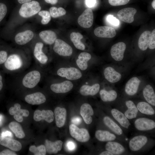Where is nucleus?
<instances>
[{
  "instance_id": "39",
  "label": "nucleus",
  "mask_w": 155,
  "mask_h": 155,
  "mask_svg": "<svg viewBox=\"0 0 155 155\" xmlns=\"http://www.w3.org/2000/svg\"><path fill=\"white\" fill-rule=\"evenodd\" d=\"M50 13L53 18H56L65 15L66 13L65 10L63 8H57L55 7H52L49 9Z\"/></svg>"
},
{
  "instance_id": "17",
  "label": "nucleus",
  "mask_w": 155,
  "mask_h": 155,
  "mask_svg": "<svg viewBox=\"0 0 155 155\" xmlns=\"http://www.w3.org/2000/svg\"><path fill=\"white\" fill-rule=\"evenodd\" d=\"M0 144L14 151H19L22 148L19 142L6 136H0Z\"/></svg>"
},
{
  "instance_id": "15",
  "label": "nucleus",
  "mask_w": 155,
  "mask_h": 155,
  "mask_svg": "<svg viewBox=\"0 0 155 155\" xmlns=\"http://www.w3.org/2000/svg\"><path fill=\"white\" fill-rule=\"evenodd\" d=\"M22 65V60L20 56L17 54L10 55L5 62V68L10 70H13L20 68Z\"/></svg>"
},
{
  "instance_id": "40",
  "label": "nucleus",
  "mask_w": 155,
  "mask_h": 155,
  "mask_svg": "<svg viewBox=\"0 0 155 155\" xmlns=\"http://www.w3.org/2000/svg\"><path fill=\"white\" fill-rule=\"evenodd\" d=\"M29 150L35 155H45L46 153L45 147L44 145H41L37 147L32 145L30 147Z\"/></svg>"
},
{
  "instance_id": "21",
  "label": "nucleus",
  "mask_w": 155,
  "mask_h": 155,
  "mask_svg": "<svg viewBox=\"0 0 155 155\" xmlns=\"http://www.w3.org/2000/svg\"><path fill=\"white\" fill-rule=\"evenodd\" d=\"M80 114L86 124H89L92 123V116L94 114V111L90 104L85 103L82 105L80 108Z\"/></svg>"
},
{
  "instance_id": "38",
  "label": "nucleus",
  "mask_w": 155,
  "mask_h": 155,
  "mask_svg": "<svg viewBox=\"0 0 155 155\" xmlns=\"http://www.w3.org/2000/svg\"><path fill=\"white\" fill-rule=\"evenodd\" d=\"M8 127L17 137L21 139L25 137V133L22 126L19 123L16 122L12 121L9 124Z\"/></svg>"
},
{
  "instance_id": "51",
  "label": "nucleus",
  "mask_w": 155,
  "mask_h": 155,
  "mask_svg": "<svg viewBox=\"0 0 155 155\" xmlns=\"http://www.w3.org/2000/svg\"><path fill=\"white\" fill-rule=\"evenodd\" d=\"M44 1L48 3L53 5L56 4L58 2V0H44Z\"/></svg>"
},
{
  "instance_id": "28",
  "label": "nucleus",
  "mask_w": 155,
  "mask_h": 155,
  "mask_svg": "<svg viewBox=\"0 0 155 155\" xmlns=\"http://www.w3.org/2000/svg\"><path fill=\"white\" fill-rule=\"evenodd\" d=\"M45 144L46 152L49 154H55L61 149L63 142L60 140L52 142L46 140Z\"/></svg>"
},
{
  "instance_id": "8",
  "label": "nucleus",
  "mask_w": 155,
  "mask_h": 155,
  "mask_svg": "<svg viewBox=\"0 0 155 155\" xmlns=\"http://www.w3.org/2000/svg\"><path fill=\"white\" fill-rule=\"evenodd\" d=\"M57 73L59 76L71 80L78 79L82 76L80 71L74 67L61 68L57 70Z\"/></svg>"
},
{
  "instance_id": "31",
  "label": "nucleus",
  "mask_w": 155,
  "mask_h": 155,
  "mask_svg": "<svg viewBox=\"0 0 155 155\" xmlns=\"http://www.w3.org/2000/svg\"><path fill=\"white\" fill-rule=\"evenodd\" d=\"M100 88V85L98 84H95L92 86L85 85L80 88V94L84 96H93L98 92Z\"/></svg>"
},
{
  "instance_id": "57",
  "label": "nucleus",
  "mask_w": 155,
  "mask_h": 155,
  "mask_svg": "<svg viewBox=\"0 0 155 155\" xmlns=\"http://www.w3.org/2000/svg\"><path fill=\"white\" fill-rule=\"evenodd\" d=\"M1 116H0V121H1Z\"/></svg>"
},
{
  "instance_id": "27",
  "label": "nucleus",
  "mask_w": 155,
  "mask_h": 155,
  "mask_svg": "<svg viewBox=\"0 0 155 155\" xmlns=\"http://www.w3.org/2000/svg\"><path fill=\"white\" fill-rule=\"evenodd\" d=\"M33 36L34 34L32 31L27 30L17 34L15 38V41L18 44L24 45L30 41Z\"/></svg>"
},
{
  "instance_id": "7",
  "label": "nucleus",
  "mask_w": 155,
  "mask_h": 155,
  "mask_svg": "<svg viewBox=\"0 0 155 155\" xmlns=\"http://www.w3.org/2000/svg\"><path fill=\"white\" fill-rule=\"evenodd\" d=\"M40 74L37 71L34 70L27 73L23 78L22 83L25 87L30 88L34 87L39 82Z\"/></svg>"
},
{
  "instance_id": "9",
  "label": "nucleus",
  "mask_w": 155,
  "mask_h": 155,
  "mask_svg": "<svg viewBox=\"0 0 155 155\" xmlns=\"http://www.w3.org/2000/svg\"><path fill=\"white\" fill-rule=\"evenodd\" d=\"M53 49L59 55L64 56H71L73 52L72 49L69 44L59 39L55 40Z\"/></svg>"
},
{
  "instance_id": "30",
  "label": "nucleus",
  "mask_w": 155,
  "mask_h": 155,
  "mask_svg": "<svg viewBox=\"0 0 155 155\" xmlns=\"http://www.w3.org/2000/svg\"><path fill=\"white\" fill-rule=\"evenodd\" d=\"M43 44L41 42H38L35 44L34 51V57L41 63L44 64L47 61V56L42 51Z\"/></svg>"
},
{
  "instance_id": "55",
  "label": "nucleus",
  "mask_w": 155,
  "mask_h": 155,
  "mask_svg": "<svg viewBox=\"0 0 155 155\" xmlns=\"http://www.w3.org/2000/svg\"><path fill=\"white\" fill-rule=\"evenodd\" d=\"M3 87V84L2 82V77L0 74V91L2 89Z\"/></svg>"
},
{
  "instance_id": "56",
  "label": "nucleus",
  "mask_w": 155,
  "mask_h": 155,
  "mask_svg": "<svg viewBox=\"0 0 155 155\" xmlns=\"http://www.w3.org/2000/svg\"><path fill=\"white\" fill-rule=\"evenodd\" d=\"M155 0H153L152 3V6L153 8L155 9Z\"/></svg>"
},
{
  "instance_id": "24",
  "label": "nucleus",
  "mask_w": 155,
  "mask_h": 155,
  "mask_svg": "<svg viewBox=\"0 0 155 155\" xmlns=\"http://www.w3.org/2000/svg\"><path fill=\"white\" fill-rule=\"evenodd\" d=\"M67 112L64 108L56 107L54 110V115L57 126L61 127L64 126L66 118Z\"/></svg>"
},
{
  "instance_id": "49",
  "label": "nucleus",
  "mask_w": 155,
  "mask_h": 155,
  "mask_svg": "<svg viewBox=\"0 0 155 155\" xmlns=\"http://www.w3.org/2000/svg\"><path fill=\"white\" fill-rule=\"evenodd\" d=\"M96 3V0H86L85 1L86 5L89 7H94Z\"/></svg>"
},
{
  "instance_id": "10",
  "label": "nucleus",
  "mask_w": 155,
  "mask_h": 155,
  "mask_svg": "<svg viewBox=\"0 0 155 155\" xmlns=\"http://www.w3.org/2000/svg\"><path fill=\"white\" fill-rule=\"evenodd\" d=\"M105 148L106 150L111 152L113 155H122L127 152L126 148L121 142L118 141L107 142Z\"/></svg>"
},
{
  "instance_id": "53",
  "label": "nucleus",
  "mask_w": 155,
  "mask_h": 155,
  "mask_svg": "<svg viewBox=\"0 0 155 155\" xmlns=\"http://www.w3.org/2000/svg\"><path fill=\"white\" fill-rule=\"evenodd\" d=\"M11 135V133L9 131H6L5 132H3L1 136H10Z\"/></svg>"
},
{
  "instance_id": "22",
  "label": "nucleus",
  "mask_w": 155,
  "mask_h": 155,
  "mask_svg": "<svg viewBox=\"0 0 155 155\" xmlns=\"http://www.w3.org/2000/svg\"><path fill=\"white\" fill-rule=\"evenodd\" d=\"M140 80L136 77H133L129 80L126 83L125 91L127 94L132 96L137 93L140 83Z\"/></svg>"
},
{
  "instance_id": "29",
  "label": "nucleus",
  "mask_w": 155,
  "mask_h": 155,
  "mask_svg": "<svg viewBox=\"0 0 155 155\" xmlns=\"http://www.w3.org/2000/svg\"><path fill=\"white\" fill-rule=\"evenodd\" d=\"M152 32L149 31H146L140 36L138 42L140 49L143 51L146 50L148 47L150 40Z\"/></svg>"
},
{
  "instance_id": "16",
  "label": "nucleus",
  "mask_w": 155,
  "mask_h": 155,
  "mask_svg": "<svg viewBox=\"0 0 155 155\" xmlns=\"http://www.w3.org/2000/svg\"><path fill=\"white\" fill-rule=\"evenodd\" d=\"M54 113L51 110H36L34 113L33 119L36 121L44 120L49 123L52 122L54 120Z\"/></svg>"
},
{
  "instance_id": "11",
  "label": "nucleus",
  "mask_w": 155,
  "mask_h": 155,
  "mask_svg": "<svg viewBox=\"0 0 155 155\" xmlns=\"http://www.w3.org/2000/svg\"><path fill=\"white\" fill-rule=\"evenodd\" d=\"M93 20L94 16L92 10L90 9L87 8L79 16L78 22L81 27L88 28L92 26Z\"/></svg>"
},
{
  "instance_id": "12",
  "label": "nucleus",
  "mask_w": 155,
  "mask_h": 155,
  "mask_svg": "<svg viewBox=\"0 0 155 155\" xmlns=\"http://www.w3.org/2000/svg\"><path fill=\"white\" fill-rule=\"evenodd\" d=\"M126 47V44L123 42L114 44L111 47L110 51L112 57L117 61H121L123 58Z\"/></svg>"
},
{
  "instance_id": "2",
  "label": "nucleus",
  "mask_w": 155,
  "mask_h": 155,
  "mask_svg": "<svg viewBox=\"0 0 155 155\" xmlns=\"http://www.w3.org/2000/svg\"><path fill=\"white\" fill-rule=\"evenodd\" d=\"M41 9L39 3L37 1H33L23 3L19 11V13L22 17L28 18L38 13Z\"/></svg>"
},
{
  "instance_id": "43",
  "label": "nucleus",
  "mask_w": 155,
  "mask_h": 155,
  "mask_svg": "<svg viewBox=\"0 0 155 155\" xmlns=\"http://www.w3.org/2000/svg\"><path fill=\"white\" fill-rule=\"evenodd\" d=\"M7 11L6 5L2 3H0V22L5 16Z\"/></svg>"
},
{
  "instance_id": "50",
  "label": "nucleus",
  "mask_w": 155,
  "mask_h": 155,
  "mask_svg": "<svg viewBox=\"0 0 155 155\" xmlns=\"http://www.w3.org/2000/svg\"><path fill=\"white\" fill-rule=\"evenodd\" d=\"M81 121V119L78 117H76L73 118L71 120V122L74 124H80Z\"/></svg>"
},
{
  "instance_id": "32",
  "label": "nucleus",
  "mask_w": 155,
  "mask_h": 155,
  "mask_svg": "<svg viewBox=\"0 0 155 155\" xmlns=\"http://www.w3.org/2000/svg\"><path fill=\"white\" fill-rule=\"evenodd\" d=\"M136 106L139 112L143 114L150 116L155 115V110L151 105L147 102H140Z\"/></svg>"
},
{
  "instance_id": "35",
  "label": "nucleus",
  "mask_w": 155,
  "mask_h": 155,
  "mask_svg": "<svg viewBox=\"0 0 155 155\" xmlns=\"http://www.w3.org/2000/svg\"><path fill=\"white\" fill-rule=\"evenodd\" d=\"M39 35L45 43L49 44H53L57 38L56 33L50 30L42 31L40 32Z\"/></svg>"
},
{
  "instance_id": "18",
  "label": "nucleus",
  "mask_w": 155,
  "mask_h": 155,
  "mask_svg": "<svg viewBox=\"0 0 155 155\" xmlns=\"http://www.w3.org/2000/svg\"><path fill=\"white\" fill-rule=\"evenodd\" d=\"M94 33L96 36L103 38H113L116 34V32L114 28L108 26L98 27L94 30Z\"/></svg>"
},
{
  "instance_id": "41",
  "label": "nucleus",
  "mask_w": 155,
  "mask_h": 155,
  "mask_svg": "<svg viewBox=\"0 0 155 155\" xmlns=\"http://www.w3.org/2000/svg\"><path fill=\"white\" fill-rule=\"evenodd\" d=\"M38 14L42 18L41 21L42 24H46L50 21L51 15L50 12L48 11L45 10L41 11L38 12Z\"/></svg>"
},
{
  "instance_id": "45",
  "label": "nucleus",
  "mask_w": 155,
  "mask_h": 155,
  "mask_svg": "<svg viewBox=\"0 0 155 155\" xmlns=\"http://www.w3.org/2000/svg\"><path fill=\"white\" fill-rule=\"evenodd\" d=\"M107 20L109 23L115 26H117L119 24V20L112 15H108L107 17Z\"/></svg>"
},
{
  "instance_id": "37",
  "label": "nucleus",
  "mask_w": 155,
  "mask_h": 155,
  "mask_svg": "<svg viewBox=\"0 0 155 155\" xmlns=\"http://www.w3.org/2000/svg\"><path fill=\"white\" fill-rule=\"evenodd\" d=\"M70 37L71 41L77 49L81 50L85 49V45L81 41L83 37L80 33L72 32L70 34Z\"/></svg>"
},
{
  "instance_id": "1",
  "label": "nucleus",
  "mask_w": 155,
  "mask_h": 155,
  "mask_svg": "<svg viewBox=\"0 0 155 155\" xmlns=\"http://www.w3.org/2000/svg\"><path fill=\"white\" fill-rule=\"evenodd\" d=\"M152 140L143 135L135 136L129 140L128 146L131 152L137 153L145 150L152 143Z\"/></svg>"
},
{
  "instance_id": "47",
  "label": "nucleus",
  "mask_w": 155,
  "mask_h": 155,
  "mask_svg": "<svg viewBox=\"0 0 155 155\" xmlns=\"http://www.w3.org/2000/svg\"><path fill=\"white\" fill-rule=\"evenodd\" d=\"M66 146L67 149L70 151H72L75 148V143L72 141H69L67 143Z\"/></svg>"
},
{
  "instance_id": "36",
  "label": "nucleus",
  "mask_w": 155,
  "mask_h": 155,
  "mask_svg": "<svg viewBox=\"0 0 155 155\" xmlns=\"http://www.w3.org/2000/svg\"><path fill=\"white\" fill-rule=\"evenodd\" d=\"M99 94L101 99L104 102L113 101L116 99L117 96L116 92L113 90L108 91L101 90L100 91Z\"/></svg>"
},
{
  "instance_id": "14",
  "label": "nucleus",
  "mask_w": 155,
  "mask_h": 155,
  "mask_svg": "<svg viewBox=\"0 0 155 155\" xmlns=\"http://www.w3.org/2000/svg\"><path fill=\"white\" fill-rule=\"evenodd\" d=\"M137 10L132 7L125 8L120 10L118 12L117 16L119 19L125 23H131L134 20V16Z\"/></svg>"
},
{
  "instance_id": "34",
  "label": "nucleus",
  "mask_w": 155,
  "mask_h": 155,
  "mask_svg": "<svg viewBox=\"0 0 155 155\" xmlns=\"http://www.w3.org/2000/svg\"><path fill=\"white\" fill-rule=\"evenodd\" d=\"M91 57L90 54L87 52H83L80 54L76 63L81 70H84L87 69L88 62L90 60Z\"/></svg>"
},
{
  "instance_id": "48",
  "label": "nucleus",
  "mask_w": 155,
  "mask_h": 155,
  "mask_svg": "<svg viewBox=\"0 0 155 155\" xmlns=\"http://www.w3.org/2000/svg\"><path fill=\"white\" fill-rule=\"evenodd\" d=\"M14 152L9 149L3 150L0 152V155H17Z\"/></svg>"
},
{
  "instance_id": "6",
  "label": "nucleus",
  "mask_w": 155,
  "mask_h": 155,
  "mask_svg": "<svg viewBox=\"0 0 155 155\" xmlns=\"http://www.w3.org/2000/svg\"><path fill=\"white\" fill-rule=\"evenodd\" d=\"M104 125L110 131L115 134L120 138H124L125 137L123 129L110 116H105L102 119Z\"/></svg>"
},
{
  "instance_id": "19",
  "label": "nucleus",
  "mask_w": 155,
  "mask_h": 155,
  "mask_svg": "<svg viewBox=\"0 0 155 155\" xmlns=\"http://www.w3.org/2000/svg\"><path fill=\"white\" fill-rule=\"evenodd\" d=\"M95 136L98 140L102 142L117 141L120 138L110 131L102 130H97Z\"/></svg>"
},
{
  "instance_id": "46",
  "label": "nucleus",
  "mask_w": 155,
  "mask_h": 155,
  "mask_svg": "<svg viewBox=\"0 0 155 155\" xmlns=\"http://www.w3.org/2000/svg\"><path fill=\"white\" fill-rule=\"evenodd\" d=\"M7 54L4 51H0V64L5 63L7 59Z\"/></svg>"
},
{
  "instance_id": "20",
  "label": "nucleus",
  "mask_w": 155,
  "mask_h": 155,
  "mask_svg": "<svg viewBox=\"0 0 155 155\" xmlns=\"http://www.w3.org/2000/svg\"><path fill=\"white\" fill-rule=\"evenodd\" d=\"M73 87V83L68 80L59 83L52 84L50 88L53 92L57 93H65L70 91Z\"/></svg>"
},
{
  "instance_id": "42",
  "label": "nucleus",
  "mask_w": 155,
  "mask_h": 155,
  "mask_svg": "<svg viewBox=\"0 0 155 155\" xmlns=\"http://www.w3.org/2000/svg\"><path fill=\"white\" fill-rule=\"evenodd\" d=\"M130 0H108L111 5L113 6H118L124 5L127 4Z\"/></svg>"
},
{
  "instance_id": "25",
  "label": "nucleus",
  "mask_w": 155,
  "mask_h": 155,
  "mask_svg": "<svg viewBox=\"0 0 155 155\" xmlns=\"http://www.w3.org/2000/svg\"><path fill=\"white\" fill-rule=\"evenodd\" d=\"M105 78L111 83H114L119 81L121 78V74L111 67L105 68L104 71Z\"/></svg>"
},
{
  "instance_id": "13",
  "label": "nucleus",
  "mask_w": 155,
  "mask_h": 155,
  "mask_svg": "<svg viewBox=\"0 0 155 155\" xmlns=\"http://www.w3.org/2000/svg\"><path fill=\"white\" fill-rule=\"evenodd\" d=\"M21 105L16 103L14 104V107H10L9 112L11 115H14V118L17 121L22 122L23 121V117H28L29 114L28 111L26 109H21Z\"/></svg>"
},
{
  "instance_id": "44",
  "label": "nucleus",
  "mask_w": 155,
  "mask_h": 155,
  "mask_svg": "<svg viewBox=\"0 0 155 155\" xmlns=\"http://www.w3.org/2000/svg\"><path fill=\"white\" fill-rule=\"evenodd\" d=\"M150 40L148 47L151 49H153L155 48V29L152 31Z\"/></svg>"
},
{
  "instance_id": "4",
  "label": "nucleus",
  "mask_w": 155,
  "mask_h": 155,
  "mask_svg": "<svg viewBox=\"0 0 155 155\" xmlns=\"http://www.w3.org/2000/svg\"><path fill=\"white\" fill-rule=\"evenodd\" d=\"M135 129L140 131H150L155 128V122L153 120L145 117H140L136 119L134 122Z\"/></svg>"
},
{
  "instance_id": "33",
  "label": "nucleus",
  "mask_w": 155,
  "mask_h": 155,
  "mask_svg": "<svg viewBox=\"0 0 155 155\" xmlns=\"http://www.w3.org/2000/svg\"><path fill=\"white\" fill-rule=\"evenodd\" d=\"M143 94L147 102L155 106V94L152 86L149 84L146 85L143 90Z\"/></svg>"
},
{
  "instance_id": "26",
  "label": "nucleus",
  "mask_w": 155,
  "mask_h": 155,
  "mask_svg": "<svg viewBox=\"0 0 155 155\" xmlns=\"http://www.w3.org/2000/svg\"><path fill=\"white\" fill-rule=\"evenodd\" d=\"M125 104L127 109L123 113L126 117L129 120L136 118L139 112L134 103L131 100H128L126 101Z\"/></svg>"
},
{
  "instance_id": "5",
  "label": "nucleus",
  "mask_w": 155,
  "mask_h": 155,
  "mask_svg": "<svg viewBox=\"0 0 155 155\" xmlns=\"http://www.w3.org/2000/svg\"><path fill=\"white\" fill-rule=\"evenodd\" d=\"M69 129L70 135L78 141L85 142L90 140V135L86 129L79 128L74 124H71Z\"/></svg>"
},
{
  "instance_id": "54",
  "label": "nucleus",
  "mask_w": 155,
  "mask_h": 155,
  "mask_svg": "<svg viewBox=\"0 0 155 155\" xmlns=\"http://www.w3.org/2000/svg\"><path fill=\"white\" fill-rule=\"evenodd\" d=\"M32 0H18V2L22 4L30 1Z\"/></svg>"
},
{
  "instance_id": "3",
  "label": "nucleus",
  "mask_w": 155,
  "mask_h": 155,
  "mask_svg": "<svg viewBox=\"0 0 155 155\" xmlns=\"http://www.w3.org/2000/svg\"><path fill=\"white\" fill-rule=\"evenodd\" d=\"M110 117L113 119L122 129H129L131 124L123 113L115 108H112L109 111Z\"/></svg>"
},
{
  "instance_id": "52",
  "label": "nucleus",
  "mask_w": 155,
  "mask_h": 155,
  "mask_svg": "<svg viewBox=\"0 0 155 155\" xmlns=\"http://www.w3.org/2000/svg\"><path fill=\"white\" fill-rule=\"evenodd\" d=\"M99 154L100 155H113L111 152L106 150L102 152Z\"/></svg>"
},
{
  "instance_id": "23",
  "label": "nucleus",
  "mask_w": 155,
  "mask_h": 155,
  "mask_svg": "<svg viewBox=\"0 0 155 155\" xmlns=\"http://www.w3.org/2000/svg\"><path fill=\"white\" fill-rule=\"evenodd\" d=\"M26 101L32 105H39L44 103L46 100L45 96L42 93L36 92L26 95Z\"/></svg>"
}]
</instances>
